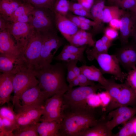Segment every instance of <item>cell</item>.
Masks as SVG:
<instances>
[{
	"instance_id": "obj_47",
	"label": "cell",
	"mask_w": 136,
	"mask_h": 136,
	"mask_svg": "<svg viewBox=\"0 0 136 136\" xmlns=\"http://www.w3.org/2000/svg\"><path fill=\"white\" fill-rule=\"evenodd\" d=\"M78 3L85 8L90 10L94 0H77Z\"/></svg>"
},
{
	"instance_id": "obj_27",
	"label": "cell",
	"mask_w": 136,
	"mask_h": 136,
	"mask_svg": "<svg viewBox=\"0 0 136 136\" xmlns=\"http://www.w3.org/2000/svg\"><path fill=\"white\" fill-rule=\"evenodd\" d=\"M93 36L91 33L79 29L69 42L70 45L76 47L84 45L93 47L95 42L93 40Z\"/></svg>"
},
{
	"instance_id": "obj_17",
	"label": "cell",
	"mask_w": 136,
	"mask_h": 136,
	"mask_svg": "<svg viewBox=\"0 0 136 136\" xmlns=\"http://www.w3.org/2000/svg\"><path fill=\"white\" fill-rule=\"evenodd\" d=\"M43 107L32 108L16 113V128L39 122L43 114Z\"/></svg>"
},
{
	"instance_id": "obj_33",
	"label": "cell",
	"mask_w": 136,
	"mask_h": 136,
	"mask_svg": "<svg viewBox=\"0 0 136 136\" xmlns=\"http://www.w3.org/2000/svg\"><path fill=\"white\" fill-rule=\"evenodd\" d=\"M70 2L68 0H56L53 6V11L61 15L65 16L70 11Z\"/></svg>"
},
{
	"instance_id": "obj_16",
	"label": "cell",
	"mask_w": 136,
	"mask_h": 136,
	"mask_svg": "<svg viewBox=\"0 0 136 136\" xmlns=\"http://www.w3.org/2000/svg\"><path fill=\"white\" fill-rule=\"evenodd\" d=\"M0 53L11 56H22V50L6 30L0 31Z\"/></svg>"
},
{
	"instance_id": "obj_25",
	"label": "cell",
	"mask_w": 136,
	"mask_h": 136,
	"mask_svg": "<svg viewBox=\"0 0 136 136\" xmlns=\"http://www.w3.org/2000/svg\"><path fill=\"white\" fill-rule=\"evenodd\" d=\"M61 120L42 121L37 123V129L40 136H61Z\"/></svg>"
},
{
	"instance_id": "obj_44",
	"label": "cell",
	"mask_w": 136,
	"mask_h": 136,
	"mask_svg": "<svg viewBox=\"0 0 136 136\" xmlns=\"http://www.w3.org/2000/svg\"><path fill=\"white\" fill-rule=\"evenodd\" d=\"M75 15L84 17L93 20V18L90 10L85 8L73 10L71 11Z\"/></svg>"
},
{
	"instance_id": "obj_34",
	"label": "cell",
	"mask_w": 136,
	"mask_h": 136,
	"mask_svg": "<svg viewBox=\"0 0 136 136\" xmlns=\"http://www.w3.org/2000/svg\"><path fill=\"white\" fill-rule=\"evenodd\" d=\"M54 58L53 59L59 62L64 61L68 62L73 60H77L84 65H86L85 58L68 52H61L58 55Z\"/></svg>"
},
{
	"instance_id": "obj_46",
	"label": "cell",
	"mask_w": 136,
	"mask_h": 136,
	"mask_svg": "<svg viewBox=\"0 0 136 136\" xmlns=\"http://www.w3.org/2000/svg\"><path fill=\"white\" fill-rule=\"evenodd\" d=\"M65 17L79 28L81 22L79 19L77 15L73 14L72 12L69 11Z\"/></svg>"
},
{
	"instance_id": "obj_26",
	"label": "cell",
	"mask_w": 136,
	"mask_h": 136,
	"mask_svg": "<svg viewBox=\"0 0 136 136\" xmlns=\"http://www.w3.org/2000/svg\"><path fill=\"white\" fill-rule=\"evenodd\" d=\"M115 79L113 76L109 79L108 85L104 89L108 92L111 98L110 104L106 108L105 113L106 114L116 108V103L120 94V84L116 83Z\"/></svg>"
},
{
	"instance_id": "obj_22",
	"label": "cell",
	"mask_w": 136,
	"mask_h": 136,
	"mask_svg": "<svg viewBox=\"0 0 136 136\" xmlns=\"http://www.w3.org/2000/svg\"><path fill=\"white\" fill-rule=\"evenodd\" d=\"M108 120L106 114L104 113L95 125L85 130L80 136H113L112 131L107 126Z\"/></svg>"
},
{
	"instance_id": "obj_50",
	"label": "cell",
	"mask_w": 136,
	"mask_h": 136,
	"mask_svg": "<svg viewBox=\"0 0 136 136\" xmlns=\"http://www.w3.org/2000/svg\"><path fill=\"white\" fill-rule=\"evenodd\" d=\"M78 61V60H74L71 61L72 69L77 77L81 74L80 68L79 67H78L77 65Z\"/></svg>"
},
{
	"instance_id": "obj_13",
	"label": "cell",
	"mask_w": 136,
	"mask_h": 136,
	"mask_svg": "<svg viewBox=\"0 0 136 136\" xmlns=\"http://www.w3.org/2000/svg\"><path fill=\"white\" fill-rule=\"evenodd\" d=\"M136 114V107L122 106L114 109L107 115V126L111 131L118 125L124 124Z\"/></svg>"
},
{
	"instance_id": "obj_35",
	"label": "cell",
	"mask_w": 136,
	"mask_h": 136,
	"mask_svg": "<svg viewBox=\"0 0 136 136\" xmlns=\"http://www.w3.org/2000/svg\"><path fill=\"white\" fill-rule=\"evenodd\" d=\"M12 106L3 107L0 108V117L7 119L16 125V113L14 111Z\"/></svg>"
},
{
	"instance_id": "obj_3",
	"label": "cell",
	"mask_w": 136,
	"mask_h": 136,
	"mask_svg": "<svg viewBox=\"0 0 136 136\" xmlns=\"http://www.w3.org/2000/svg\"><path fill=\"white\" fill-rule=\"evenodd\" d=\"M103 89L99 83L92 86L68 89L63 95V110L83 111L88 106L87 100L99 90Z\"/></svg>"
},
{
	"instance_id": "obj_30",
	"label": "cell",
	"mask_w": 136,
	"mask_h": 136,
	"mask_svg": "<svg viewBox=\"0 0 136 136\" xmlns=\"http://www.w3.org/2000/svg\"><path fill=\"white\" fill-rule=\"evenodd\" d=\"M111 46L104 43L100 39L95 42L92 48H88L86 49L85 52L87 58L91 61L92 57L95 55L108 53Z\"/></svg>"
},
{
	"instance_id": "obj_32",
	"label": "cell",
	"mask_w": 136,
	"mask_h": 136,
	"mask_svg": "<svg viewBox=\"0 0 136 136\" xmlns=\"http://www.w3.org/2000/svg\"><path fill=\"white\" fill-rule=\"evenodd\" d=\"M133 117L124 124L119 131L113 136H135L134 131Z\"/></svg>"
},
{
	"instance_id": "obj_2",
	"label": "cell",
	"mask_w": 136,
	"mask_h": 136,
	"mask_svg": "<svg viewBox=\"0 0 136 136\" xmlns=\"http://www.w3.org/2000/svg\"><path fill=\"white\" fill-rule=\"evenodd\" d=\"M99 119L94 108L89 106L83 111L63 110L60 131L61 136H80L95 125Z\"/></svg>"
},
{
	"instance_id": "obj_40",
	"label": "cell",
	"mask_w": 136,
	"mask_h": 136,
	"mask_svg": "<svg viewBox=\"0 0 136 136\" xmlns=\"http://www.w3.org/2000/svg\"><path fill=\"white\" fill-rule=\"evenodd\" d=\"M87 104L89 106L94 108L101 106V101L98 94L95 93L91 95L87 100Z\"/></svg>"
},
{
	"instance_id": "obj_11",
	"label": "cell",
	"mask_w": 136,
	"mask_h": 136,
	"mask_svg": "<svg viewBox=\"0 0 136 136\" xmlns=\"http://www.w3.org/2000/svg\"><path fill=\"white\" fill-rule=\"evenodd\" d=\"M8 21L6 30L23 51V48L36 30L29 23Z\"/></svg>"
},
{
	"instance_id": "obj_52",
	"label": "cell",
	"mask_w": 136,
	"mask_h": 136,
	"mask_svg": "<svg viewBox=\"0 0 136 136\" xmlns=\"http://www.w3.org/2000/svg\"><path fill=\"white\" fill-rule=\"evenodd\" d=\"M77 16L78 18L81 22H83L91 26L94 27L96 25V23L93 21L83 16Z\"/></svg>"
},
{
	"instance_id": "obj_9",
	"label": "cell",
	"mask_w": 136,
	"mask_h": 136,
	"mask_svg": "<svg viewBox=\"0 0 136 136\" xmlns=\"http://www.w3.org/2000/svg\"><path fill=\"white\" fill-rule=\"evenodd\" d=\"M38 83L33 70H26L15 74L13 80L14 94L12 99V102L25 91L37 85Z\"/></svg>"
},
{
	"instance_id": "obj_10",
	"label": "cell",
	"mask_w": 136,
	"mask_h": 136,
	"mask_svg": "<svg viewBox=\"0 0 136 136\" xmlns=\"http://www.w3.org/2000/svg\"><path fill=\"white\" fill-rule=\"evenodd\" d=\"M63 94L58 93L46 100L43 108L40 121L61 120L63 113Z\"/></svg>"
},
{
	"instance_id": "obj_1",
	"label": "cell",
	"mask_w": 136,
	"mask_h": 136,
	"mask_svg": "<svg viewBox=\"0 0 136 136\" xmlns=\"http://www.w3.org/2000/svg\"><path fill=\"white\" fill-rule=\"evenodd\" d=\"M67 62L61 61L34 69L38 86L47 99L58 93L63 94L68 89L65 74Z\"/></svg>"
},
{
	"instance_id": "obj_15",
	"label": "cell",
	"mask_w": 136,
	"mask_h": 136,
	"mask_svg": "<svg viewBox=\"0 0 136 136\" xmlns=\"http://www.w3.org/2000/svg\"><path fill=\"white\" fill-rule=\"evenodd\" d=\"M119 40L121 46L128 42L129 38L133 37L136 32V15L132 12L126 11L120 18Z\"/></svg>"
},
{
	"instance_id": "obj_4",
	"label": "cell",
	"mask_w": 136,
	"mask_h": 136,
	"mask_svg": "<svg viewBox=\"0 0 136 136\" xmlns=\"http://www.w3.org/2000/svg\"><path fill=\"white\" fill-rule=\"evenodd\" d=\"M41 34L42 43L40 55L36 68L50 64L57 51L64 44L63 40L58 35L55 30Z\"/></svg>"
},
{
	"instance_id": "obj_53",
	"label": "cell",
	"mask_w": 136,
	"mask_h": 136,
	"mask_svg": "<svg viewBox=\"0 0 136 136\" xmlns=\"http://www.w3.org/2000/svg\"><path fill=\"white\" fill-rule=\"evenodd\" d=\"M79 82L77 77L69 83L68 89L74 87L79 86Z\"/></svg>"
},
{
	"instance_id": "obj_8",
	"label": "cell",
	"mask_w": 136,
	"mask_h": 136,
	"mask_svg": "<svg viewBox=\"0 0 136 136\" xmlns=\"http://www.w3.org/2000/svg\"><path fill=\"white\" fill-rule=\"evenodd\" d=\"M42 40L41 33L36 31L23 48L22 55L29 68L33 70L38 65Z\"/></svg>"
},
{
	"instance_id": "obj_6",
	"label": "cell",
	"mask_w": 136,
	"mask_h": 136,
	"mask_svg": "<svg viewBox=\"0 0 136 136\" xmlns=\"http://www.w3.org/2000/svg\"><path fill=\"white\" fill-rule=\"evenodd\" d=\"M29 23L41 33L54 30L55 13L50 9L35 8Z\"/></svg>"
},
{
	"instance_id": "obj_57",
	"label": "cell",
	"mask_w": 136,
	"mask_h": 136,
	"mask_svg": "<svg viewBox=\"0 0 136 136\" xmlns=\"http://www.w3.org/2000/svg\"><path fill=\"white\" fill-rule=\"evenodd\" d=\"M133 37V40L136 44V32L134 35Z\"/></svg>"
},
{
	"instance_id": "obj_60",
	"label": "cell",
	"mask_w": 136,
	"mask_h": 136,
	"mask_svg": "<svg viewBox=\"0 0 136 136\" xmlns=\"http://www.w3.org/2000/svg\"><path fill=\"white\" fill-rule=\"evenodd\" d=\"M135 0V1H136V0Z\"/></svg>"
},
{
	"instance_id": "obj_12",
	"label": "cell",
	"mask_w": 136,
	"mask_h": 136,
	"mask_svg": "<svg viewBox=\"0 0 136 136\" xmlns=\"http://www.w3.org/2000/svg\"><path fill=\"white\" fill-rule=\"evenodd\" d=\"M115 54L120 64L128 71L136 67V44L133 40L121 46Z\"/></svg>"
},
{
	"instance_id": "obj_18",
	"label": "cell",
	"mask_w": 136,
	"mask_h": 136,
	"mask_svg": "<svg viewBox=\"0 0 136 136\" xmlns=\"http://www.w3.org/2000/svg\"><path fill=\"white\" fill-rule=\"evenodd\" d=\"M54 13L56 27L64 38L69 42L80 29L66 17Z\"/></svg>"
},
{
	"instance_id": "obj_43",
	"label": "cell",
	"mask_w": 136,
	"mask_h": 136,
	"mask_svg": "<svg viewBox=\"0 0 136 136\" xmlns=\"http://www.w3.org/2000/svg\"><path fill=\"white\" fill-rule=\"evenodd\" d=\"M79 82V87L92 86L95 85L94 81L89 79L85 75L81 73L77 77Z\"/></svg>"
},
{
	"instance_id": "obj_54",
	"label": "cell",
	"mask_w": 136,
	"mask_h": 136,
	"mask_svg": "<svg viewBox=\"0 0 136 136\" xmlns=\"http://www.w3.org/2000/svg\"><path fill=\"white\" fill-rule=\"evenodd\" d=\"M91 27L88 24L83 22H81L79 28L80 29L85 31L89 30Z\"/></svg>"
},
{
	"instance_id": "obj_24",
	"label": "cell",
	"mask_w": 136,
	"mask_h": 136,
	"mask_svg": "<svg viewBox=\"0 0 136 136\" xmlns=\"http://www.w3.org/2000/svg\"><path fill=\"white\" fill-rule=\"evenodd\" d=\"M79 68L81 73L85 75L89 80L98 82L103 86V89L108 85L109 79L105 78L100 69L94 65L89 66L84 64Z\"/></svg>"
},
{
	"instance_id": "obj_55",
	"label": "cell",
	"mask_w": 136,
	"mask_h": 136,
	"mask_svg": "<svg viewBox=\"0 0 136 136\" xmlns=\"http://www.w3.org/2000/svg\"><path fill=\"white\" fill-rule=\"evenodd\" d=\"M133 128L134 133L136 136V117H134L133 122Z\"/></svg>"
},
{
	"instance_id": "obj_41",
	"label": "cell",
	"mask_w": 136,
	"mask_h": 136,
	"mask_svg": "<svg viewBox=\"0 0 136 136\" xmlns=\"http://www.w3.org/2000/svg\"><path fill=\"white\" fill-rule=\"evenodd\" d=\"M100 99L102 107L106 108L108 106L111 101L110 96L108 92H103L98 94Z\"/></svg>"
},
{
	"instance_id": "obj_51",
	"label": "cell",
	"mask_w": 136,
	"mask_h": 136,
	"mask_svg": "<svg viewBox=\"0 0 136 136\" xmlns=\"http://www.w3.org/2000/svg\"><path fill=\"white\" fill-rule=\"evenodd\" d=\"M9 21L0 17V31L6 30Z\"/></svg>"
},
{
	"instance_id": "obj_39",
	"label": "cell",
	"mask_w": 136,
	"mask_h": 136,
	"mask_svg": "<svg viewBox=\"0 0 136 136\" xmlns=\"http://www.w3.org/2000/svg\"><path fill=\"white\" fill-rule=\"evenodd\" d=\"M122 9H128L130 10L136 4L134 0H115L114 2Z\"/></svg>"
},
{
	"instance_id": "obj_38",
	"label": "cell",
	"mask_w": 136,
	"mask_h": 136,
	"mask_svg": "<svg viewBox=\"0 0 136 136\" xmlns=\"http://www.w3.org/2000/svg\"><path fill=\"white\" fill-rule=\"evenodd\" d=\"M125 81L133 89L136 91V67L129 71Z\"/></svg>"
},
{
	"instance_id": "obj_42",
	"label": "cell",
	"mask_w": 136,
	"mask_h": 136,
	"mask_svg": "<svg viewBox=\"0 0 136 136\" xmlns=\"http://www.w3.org/2000/svg\"><path fill=\"white\" fill-rule=\"evenodd\" d=\"M104 33V35L112 41L116 39L119 35L118 30L110 26L107 27L105 29Z\"/></svg>"
},
{
	"instance_id": "obj_36",
	"label": "cell",
	"mask_w": 136,
	"mask_h": 136,
	"mask_svg": "<svg viewBox=\"0 0 136 136\" xmlns=\"http://www.w3.org/2000/svg\"><path fill=\"white\" fill-rule=\"evenodd\" d=\"M24 0L30 4L35 8H45L53 11V6L56 0Z\"/></svg>"
},
{
	"instance_id": "obj_31",
	"label": "cell",
	"mask_w": 136,
	"mask_h": 136,
	"mask_svg": "<svg viewBox=\"0 0 136 136\" xmlns=\"http://www.w3.org/2000/svg\"><path fill=\"white\" fill-rule=\"evenodd\" d=\"M37 123L17 128L13 131L11 136H39L37 130Z\"/></svg>"
},
{
	"instance_id": "obj_7",
	"label": "cell",
	"mask_w": 136,
	"mask_h": 136,
	"mask_svg": "<svg viewBox=\"0 0 136 136\" xmlns=\"http://www.w3.org/2000/svg\"><path fill=\"white\" fill-rule=\"evenodd\" d=\"M97 60L103 74H108L113 75L115 79L123 82L126 78L127 74L122 72L120 68L119 61L114 54L108 53L93 56L91 59Z\"/></svg>"
},
{
	"instance_id": "obj_45",
	"label": "cell",
	"mask_w": 136,
	"mask_h": 136,
	"mask_svg": "<svg viewBox=\"0 0 136 136\" xmlns=\"http://www.w3.org/2000/svg\"><path fill=\"white\" fill-rule=\"evenodd\" d=\"M67 74L66 80L69 83L77 77L72 69L71 61L67 62Z\"/></svg>"
},
{
	"instance_id": "obj_49",
	"label": "cell",
	"mask_w": 136,
	"mask_h": 136,
	"mask_svg": "<svg viewBox=\"0 0 136 136\" xmlns=\"http://www.w3.org/2000/svg\"><path fill=\"white\" fill-rule=\"evenodd\" d=\"M83 8H85L78 3H75L72 2H70L69 9L70 11L74 10H79Z\"/></svg>"
},
{
	"instance_id": "obj_5",
	"label": "cell",
	"mask_w": 136,
	"mask_h": 136,
	"mask_svg": "<svg viewBox=\"0 0 136 136\" xmlns=\"http://www.w3.org/2000/svg\"><path fill=\"white\" fill-rule=\"evenodd\" d=\"M47 99L38 85L24 92L13 102L12 106L17 113L32 108L43 107Z\"/></svg>"
},
{
	"instance_id": "obj_23",
	"label": "cell",
	"mask_w": 136,
	"mask_h": 136,
	"mask_svg": "<svg viewBox=\"0 0 136 136\" xmlns=\"http://www.w3.org/2000/svg\"><path fill=\"white\" fill-rule=\"evenodd\" d=\"M35 8L24 1L7 21L29 23Z\"/></svg>"
},
{
	"instance_id": "obj_48",
	"label": "cell",
	"mask_w": 136,
	"mask_h": 136,
	"mask_svg": "<svg viewBox=\"0 0 136 136\" xmlns=\"http://www.w3.org/2000/svg\"><path fill=\"white\" fill-rule=\"evenodd\" d=\"M109 23V26L117 30H120V19H113L111 20Z\"/></svg>"
},
{
	"instance_id": "obj_58",
	"label": "cell",
	"mask_w": 136,
	"mask_h": 136,
	"mask_svg": "<svg viewBox=\"0 0 136 136\" xmlns=\"http://www.w3.org/2000/svg\"><path fill=\"white\" fill-rule=\"evenodd\" d=\"M108 1L110 2H114L115 0H108Z\"/></svg>"
},
{
	"instance_id": "obj_14",
	"label": "cell",
	"mask_w": 136,
	"mask_h": 136,
	"mask_svg": "<svg viewBox=\"0 0 136 136\" xmlns=\"http://www.w3.org/2000/svg\"><path fill=\"white\" fill-rule=\"evenodd\" d=\"M28 69H30L22 56L15 57L0 53V71L2 73L15 74Z\"/></svg>"
},
{
	"instance_id": "obj_59",
	"label": "cell",
	"mask_w": 136,
	"mask_h": 136,
	"mask_svg": "<svg viewBox=\"0 0 136 136\" xmlns=\"http://www.w3.org/2000/svg\"><path fill=\"white\" fill-rule=\"evenodd\" d=\"M72 1H77V0H71Z\"/></svg>"
},
{
	"instance_id": "obj_56",
	"label": "cell",
	"mask_w": 136,
	"mask_h": 136,
	"mask_svg": "<svg viewBox=\"0 0 136 136\" xmlns=\"http://www.w3.org/2000/svg\"><path fill=\"white\" fill-rule=\"evenodd\" d=\"M130 11L133 12L136 15V4L135 6L130 10Z\"/></svg>"
},
{
	"instance_id": "obj_28",
	"label": "cell",
	"mask_w": 136,
	"mask_h": 136,
	"mask_svg": "<svg viewBox=\"0 0 136 136\" xmlns=\"http://www.w3.org/2000/svg\"><path fill=\"white\" fill-rule=\"evenodd\" d=\"M24 0H0V16L8 20Z\"/></svg>"
},
{
	"instance_id": "obj_21",
	"label": "cell",
	"mask_w": 136,
	"mask_h": 136,
	"mask_svg": "<svg viewBox=\"0 0 136 136\" xmlns=\"http://www.w3.org/2000/svg\"><path fill=\"white\" fill-rule=\"evenodd\" d=\"M105 4L104 0H95L91 9L93 21L96 23L91 33L93 36L100 32L103 28V9Z\"/></svg>"
},
{
	"instance_id": "obj_37",
	"label": "cell",
	"mask_w": 136,
	"mask_h": 136,
	"mask_svg": "<svg viewBox=\"0 0 136 136\" xmlns=\"http://www.w3.org/2000/svg\"><path fill=\"white\" fill-rule=\"evenodd\" d=\"M87 45L76 47L71 45H66L63 47L61 52L70 53L84 58H85L83 54L86 49Z\"/></svg>"
},
{
	"instance_id": "obj_20",
	"label": "cell",
	"mask_w": 136,
	"mask_h": 136,
	"mask_svg": "<svg viewBox=\"0 0 136 136\" xmlns=\"http://www.w3.org/2000/svg\"><path fill=\"white\" fill-rule=\"evenodd\" d=\"M120 93L117 101L116 108L122 106L136 107V91L125 81L120 84Z\"/></svg>"
},
{
	"instance_id": "obj_29",
	"label": "cell",
	"mask_w": 136,
	"mask_h": 136,
	"mask_svg": "<svg viewBox=\"0 0 136 136\" xmlns=\"http://www.w3.org/2000/svg\"><path fill=\"white\" fill-rule=\"evenodd\" d=\"M126 12L123 9H120L117 6H105L103 9V23H109L113 19H120Z\"/></svg>"
},
{
	"instance_id": "obj_19",
	"label": "cell",
	"mask_w": 136,
	"mask_h": 136,
	"mask_svg": "<svg viewBox=\"0 0 136 136\" xmlns=\"http://www.w3.org/2000/svg\"><path fill=\"white\" fill-rule=\"evenodd\" d=\"M15 74L2 73L0 75V105L8 103L13 91V80Z\"/></svg>"
}]
</instances>
